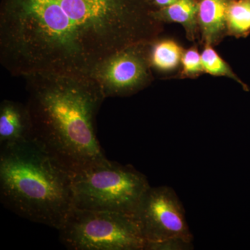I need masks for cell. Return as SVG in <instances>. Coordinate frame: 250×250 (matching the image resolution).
I'll use <instances>...</instances> for the list:
<instances>
[{
	"instance_id": "11",
	"label": "cell",
	"mask_w": 250,
	"mask_h": 250,
	"mask_svg": "<svg viewBox=\"0 0 250 250\" xmlns=\"http://www.w3.org/2000/svg\"><path fill=\"white\" fill-rule=\"evenodd\" d=\"M183 53V49L175 41L153 42L149 53L151 65L159 71H172L182 62Z\"/></svg>"
},
{
	"instance_id": "6",
	"label": "cell",
	"mask_w": 250,
	"mask_h": 250,
	"mask_svg": "<svg viewBox=\"0 0 250 250\" xmlns=\"http://www.w3.org/2000/svg\"><path fill=\"white\" fill-rule=\"evenodd\" d=\"M134 218L146 243L171 238L193 241L184 206L172 188L149 187L140 202Z\"/></svg>"
},
{
	"instance_id": "2",
	"label": "cell",
	"mask_w": 250,
	"mask_h": 250,
	"mask_svg": "<svg viewBox=\"0 0 250 250\" xmlns=\"http://www.w3.org/2000/svg\"><path fill=\"white\" fill-rule=\"evenodd\" d=\"M32 140L72 173L106 160L95 119L106 99L91 76L24 77Z\"/></svg>"
},
{
	"instance_id": "1",
	"label": "cell",
	"mask_w": 250,
	"mask_h": 250,
	"mask_svg": "<svg viewBox=\"0 0 250 250\" xmlns=\"http://www.w3.org/2000/svg\"><path fill=\"white\" fill-rule=\"evenodd\" d=\"M150 0H0V62L11 75L90 76L99 64L152 42Z\"/></svg>"
},
{
	"instance_id": "12",
	"label": "cell",
	"mask_w": 250,
	"mask_h": 250,
	"mask_svg": "<svg viewBox=\"0 0 250 250\" xmlns=\"http://www.w3.org/2000/svg\"><path fill=\"white\" fill-rule=\"evenodd\" d=\"M227 31L236 38L250 34V0H231L227 13Z\"/></svg>"
},
{
	"instance_id": "8",
	"label": "cell",
	"mask_w": 250,
	"mask_h": 250,
	"mask_svg": "<svg viewBox=\"0 0 250 250\" xmlns=\"http://www.w3.org/2000/svg\"><path fill=\"white\" fill-rule=\"evenodd\" d=\"M32 140L31 122L27 106L11 100L0 105V147Z\"/></svg>"
},
{
	"instance_id": "10",
	"label": "cell",
	"mask_w": 250,
	"mask_h": 250,
	"mask_svg": "<svg viewBox=\"0 0 250 250\" xmlns=\"http://www.w3.org/2000/svg\"><path fill=\"white\" fill-rule=\"evenodd\" d=\"M197 0H177L167 7L156 9L154 16L159 21L176 22L182 24L187 31L188 38L194 40L198 21Z\"/></svg>"
},
{
	"instance_id": "9",
	"label": "cell",
	"mask_w": 250,
	"mask_h": 250,
	"mask_svg": "<svg viewBox=\"0 0 250 250\" xmlns=\"http://www.w3.org/2000/svg\"><path fill=\"white\" fill-rule=\"evenodd\" d=\"M198 26L206 45H212L227 31V13L231 0H197Z\"/></svg>"
},
{
	"instance_id": "7",
	"label": "cell",
	"mask_w": 250,
	"mask_h": 250,
	"mask_svg": "<svg viewBox=\"0 0 250 250\" xmlns=\"http://www.w3.org/2000/svg\"><path fill=\"white\" fill-rule=\"evenodd\" d=\"M152 42L126 47L94 69L90 76L100 85L106 98L129 96L149 84Z\"/></svg>"
},
{
	"instance_id": "14",
	"label": "cell",
	"mask_w": 250,
	"mask_h": 250,
	"mask_svg": "<svg viewBox=\"0 0 250 250\" xmlns=\"http://www.w3.org/2000/svg\"><path fill=\"white\" fill-rule=\"evenodd\" d=\"M181 62L182 74L185 76L195 77L205 72L201 54L195 48H190L184 52Z\"/></svg>"
},
{
	"instance_id": "13",
	"label": "cell",
	"mask_w": 250,
	"mask_h": 250,
	"mask_svg": "<svg viewBox=\"0 0 250 250\" xmlns=\"http://www.w3.org/2000/svg\"><path fill=\"white\" fill-rule=\"evenodd\" d=\"M211 46L206 45L205 48L201 53L202 64H203L205 72L213 76L229 77L231 80L236 81L243 86V89L248 91L249 88L248 85L242 82L241 79L237 76L229 65L221 58Z\"/></svg>"
},
{
	"instance_id": "5",
	"label": "cell",
	"mask_w": 250,
	"mask_h": 250,
	"mask_svg": "<svg viewBox=\"0 0 250 250\" xmlns=\"http://www.w3.org/2000/svg\"><path fill=\"white\" fill-rule=\"evenodd\" d=\"M59 238L72 250H144L145 242L133 215L75 208L58 229Z\"/></svg>"
},
{
	"instance_id": "15",
	"label": "cell",
	"mask_w": 250,
	"mask_h": 250,
	"mask_svg": "<svg viewBox=\"0 0 250 250\" xmlns=\"http://www.w3.org/2000/svg\"><path fill=\"white\" fill-rule=\"evenodd\" d=\"M191 240L183 238H171L156 243H147L144 250H192L194 249Z\"/></svg>"
},
{
	"instance_id": "16",
	"label": "cell",
	"mask_w": 250,
	"mask_h": 250,
	"mask_svg": "<svg viewBox=\"0 0 250 250\" xmlns=\"http://www.w3.org/2000/svg\"><path fill=\"white\" fill-rule=\"evenodd\" d=\"M177 1V0H150V2L156 9H159L170 6Z\"/></svg>"
},
{
	"instance_id": "4",
	"label": "cell",
	"mask_w": 250,
	"mask_h": 250,
	"mask_svg": "<svg viewBox=\"0 0 250 250\" xmlns=\"http://www.w3.org/2000/svg\"><path fill=\"white\" fill-rule=\"evenodd\" d=\"M150 187L132 166L106 160L72 175L74 207L133 215Z\"/></svg>"
},
{
	"instance_id": "3",
	"label": "cell",
	"mask_w": 250,
	"mask_h": 250,
	"mask_svg": "<svg viewBox=\"0 0 250 250\" xmlns=\"http://www.w3.org/2000/svg\"><path fill=\"white\" fill-rule=\"evenodd\" d=\"M72 175L33 140L0 147V200L23 218L58 229L74 207Z\"/></svg>"
}]
</instances>
